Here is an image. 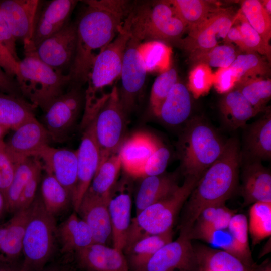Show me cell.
<instances>
[{"instance_id": "obj_1", "label": "cell", "mask_w": 271, "mask_h": 271, "mask_svg": "<svg viewBox=\"0 0 271 271\" xmlns=\"http://www.w3.org/2000/svg\"><path fill=\"white\" fill-rule=\"evenodd\" d=\"M77 21L76 48L68 75L72 87L86 83L93 60L121 29L132 6L125 0H87Z\"/></svg>"}, {"instance_id": "obj_2", "label": "cell", "mask_w": 271, "mask_h": 271, "mask_svg": "<svg viewBox=\"0 0 271 271\" xmlns=\"http://www.w3.org/2000/svg\"><path fill=\"white\" fill-rule=\"evenodd\" d=\"M241 152L238 140L225 142L220 157L203 174L182 207L179 232L189 234L205 208L225 204L233 194L238 180Z\"/></svg>"}, {"instance_id": "obj_3", "label": "cell", "mask_w": 271, "mask_h": 271, "mask_svg": "<svg viewBox=\"0 0 271 271\" xmlns=\"http://www.w3.org/2000/svg\"><path fill=\"white\" fill-rule=\"evenodd\" d=\"M15 80L22 96L43 111L70 84L68 74L56 71L41 61L32 50H24Z\"/></svg>"}, {"instance_id": "obj_4", "label": "cell", "mask_w": 271, "mask_h": 271, "mask_svg": "<svg viewBox=\"0 0 271 271\" xmlns=\"http://www.w3.org/2000/svg\"><path fill=\"white\" fill-rule=\"evenodd\" d=\"M225 145L205 119L194 116L188 119L178 142L185 176L200 178L221 155Z\"/></svg>"}, {"instance_id": "obj_5", "label": "cell", "mask_w": 271, "mask_h": 271, "mask_svg": "<svg viewBox=\"0 0 271 271\" xmlns=\"http://www.w3.org/2000/svg\"><path fill=\"white\" fill-rule=\"evenodd\" d=\"M128 15L131 34L142 42L157 40L177 45L188 30L168 1L133 4Z\"/></svg>"}, {"instance_id": "obj_6", "label": "cell", "mask_w": 271, "mask_h": 271, "mask_svg": "<svg viewBox=\"0 0 271 271\" xmlns=\"http://www.w3.org/2000/svg\"><path fill=\"white\" fill-rule=\"evenodd\" d=\"M199 179L185 176L182 185L173 193L147 207L131 219L123 250L142 237L172 229L178 214Z\"/></svg>"}, {"instance_id": "obj_7", "label": "cell", "mask_w": 271, "mask_h": 271, "mask_svg": "<svg viewBox=\"0 0 271 271\" xmlns=\"http://www.w3.org/2000/svg\"><path fill=\"white\" fill-rule=\"evenodd\" d=\"M57 235L55 216L36 197L29 207L23 242V271H40L52 257Z\"/></svg>"}, {"instance_id": "obj_8", "label": "cell", "mask_w": 271, "mask_h": 271, "mask_svg": "<svg viewBox=\"0 0 271 271\" xmlns=\"http://www.w3.org/2000/svg\"><path fill=\"white\" fill-rule=\"evenodd\" d=\"M126 117L120 99L119 89L114 86L93 120L100 153L99 165L118 152L126 132Z\"/></svg>"}, {"instance_id": "obj_9", "label": "cell", "mask_w": 271, "mask_h": 271, "mask_svg": "<svg viewBox=\"0 0 271 271\" xmlns=\"http://www.w3.org/2000/svg\"><path fill=\"white\" fill-rule=\"evenodd\" d=\"M130 37V21L128 15L117 36L95 56L88 77L85 95L98 96L100 90L120 76Z\"/></svg>"}, {"instance_id": "obj_10", "label": "cell", "mask_w": 271, "mask_h": 271, "mask_svg": "<svg viewBox=\"0 0 271 271\" xmlns=\"http://www.w3.org/2000/svg\"><path fill=\"white\" fill-rule=\"evenodd\" d=\"M80 88L71 87L43 111L42 123L53 141L63 142L75 124L85 102V93Z\"/></svg>"}, {"instance_id": "obj_11", "label": "cell", "mask_w": 271, "mask_h": 271, "mask_svg": "<svg viewBox=\"0 0 271 271\" xmlns=\"http://www.w3.org/2000/svg\"><path fill=\"white\" fill-rule=\"evenodd\" d=\"M238 14L221 8L199 24L189 29L188 36L182 38L177 45L191 53L207 50L219 45L220 41H225Z\"/></svg>"}, {"instance_id": "obj_12", "label": "cell", "mask_w": 271, "mask_h": 271, "mask_svg": "<svg viewBox=\"0 0 271 271\" xmlns=\"http://www.w3.org/2000/svg\"><path fill=\"white\" fill-rule=\"evenodd\" d=\"M141 42L130 33L123 57L120 74L121 87L119 94L127 115L135 108L140 101L147 73L138 50Z\"/></svg>"}, {"instance_id": "obj_13", "label": "cell", "mask_w": 271, "mask_h": 271, "mask_svg": "<svg viewBox=\"0 0 271 271\" xmlns=\"http://www.w3.org/2000/svg\"><path fill=\"white\" fill-rule=\"evenodd\" d=\"M187 234L162 247L136 271H198L194 248Z\"/></svg>"}, {"instance_id": "obj_14", "label": "cell", "mask_w": 271, "mask_h": 271, "mask_svg": "<svg viewBox=\"0 0 271 271\" xmlns=\"http://www.w3.org/2000/svg\"><path fill=\"white\" fill-rule=\"evenodd\" d=\"M132 178L126 174L111 190L108 211L112 228L113 247L123 250L130 225L132 207Z\"/></svg>"}, {"instance_id": "obj_15", "label": "cell", "mask_w": 271, "mask_h": 271, "mask_svg": "<svg viewBox=\"0 0 271 271\" xmlns=\"http://www.w3.org/2000/svg\"><path fill=\"white\" fill-rule=\"evenodd\" d=\"M76 41L75 23L69 22L61 30L29 50L53 69L67 74L65 71L69 73L74 58Z\"/></svg>"}, {"instance_id": "obj_16", "label": "cell", "mask_w": 271, "mask_h": 271, "mask_svg": "<svg viewBox=\"0 0 271 271\" xmlns=\"http://www.w3.org/2000/svg\"><path fill=\"white\" fill-rule=\"evenodd\" d=\"M78 3L75 0L41 1L30 42L24 49L32 50L42 41L56 33L69 22L70 17Z\"/></svg>"}, {"instance_id": "obj_17", "label": "cell", "mask_w": 271, "mask_h": 271, "mask_svg": "<svg viewBox=\"0 0 271 271\" xmlns=\"http://www.w3.org/2000/svg\"><path fill=\"white\" fill-rule=\"evenodd\" d=\"M77 150V179L72 195V204L77 212L100 163V153L94 131L92 120L83 129Z\"/></svg>"}, {"instance_id": "obj_18", "label": "cell", "mask_w": 271, "mask_h": 271, "mask_svg": "<svg viewBox=\"0 0 271 271\" xmlns=\"http://www.w3.org/2000/svg\"><path fill=\"white\" fill-rule=\"evenodd\" d=\"M13 131L5 143L8 152L16 165L29 158L36 157L51 140L46 129L36 117Z\"/></svg>"}, {"instance_id": "obj_19", "label": "cell", "mask_w": 271, "mask_h": 271, "mask_svg": "<svg viewBox=\"0 0 271 271\" xmlns=\"http://www.w3.org/2000/svg\"><path fill=\"white\" fill-rule=\"evenodd\" d=\"M144 132H137L124 141L118 151L121 167L132 178H142L144 169L160 143Z\"/></svg>"}, {"instance_id": "obj_20", "label": "cell", "mask_w": 271, "mask_h": 271, "mask_svg": "<svg viewBox=\"0 0 271 271\" xmlns=\"http://www.w3.org/2000/svg\"><path fill=\"white\" fill-rule=\"evenodd\" d=\"M43 170L51 174L72 195L76 183L77 150L45 146L37 154Z\"/></svg>"}, {"instance_id": "obj_21", "label": "cell", "mask_w": 271, "mask_h": 271, "mask_svg": "<svg viewBox=\"0 0 271 271\" xmlns=\"http://www.w3.org/2000/svg\"><path fill=\"white\" fill-rule=\"evenodd\" d=\"M41 1L4 0L0 10L15 39L23 44L30 42Z\"/></svg>"}, {"instance_id": "obj_22", "label": "cell", "mask_w": 271, "mask_h": 271, "mask_svg": "<svg viewBox=\"0 0 271 271\" xmlns=\"http://www.w3.org/2000/svg\"><path fill=\"white\" fill-rule=\"evenodd\" d=\"M108 199L109 196H98L87 191L76 212L91 229L94 243L106 245L112 239Z\"/></svg>"}, {"instance_id": "obj_23", "label": "cell", "mask_w": 271, "mask_h": 271, "mask_svg": "<svg viewBox=\"0 0 271 271\" xmlns=\"http://www.w3.org/2000/svg\"><path fill=\"white\" fill-rule=\"evenodd\" d=\"M78 265L85 271H130L123 250L93 243L75 252Z\"/></svg>"}, {"instance_id": "obj_24", "label": "cell", "mask_w": 271, "mask_h": 271, "mask_svg": "<svg viewBox=\"0 0 271 271\" xmlns=\"http://www.w3.org/2000/svg\"><path fill=\"white\" fill-rule=\"evenodd\" d=\"M241 192L244 206L257 202H271L270 172L261 161L253 160L244 166Z\"/></svg>"}, {"instance_id": "obj_25", "label": "cell", "mask_w": 271, "mask_h": 271, "mask_svg": "<svg viewBox=\"0 0 271 271\" xmlns=\"http://www.w3.org/2000/svg\"><path fill=\"white\" fill-rule=\"evenodd\" d=\"M135 197L136 215L173 193L179 186L177 174L165 173L142 178Z\"/></svg>"}, {"instance_id": "obj_26", "label": "cell", "mask_w": 271, "mask_h": 271, "mask_svg": "<svg viewBox=\"0 0 271 271\" xmlns=\"http://www.w3.org/2000/svg\"><path fill=\"white\" fill-rule=\"evenodd\" d=\"M191 109L190 92L186 86L177 82L163 101L156 117L167 125L177 126L188 120Z\"/></svg>"}, {"instance_id": "obj_27", "label": "cell", "mask_w": 271, "mask_h": 271, "mask_svg": "<svg viewBox=\"0 0 271 271\" xmlns=\"http://www.w3.org/2000/svg\"><path fill=\"white\" fill-rule=\"evenodd\" d=\"M57 235L62 253L76 252L94 243L89 226L75 211L57 227Z\"/></svg>"}, {"instance_id": "obj_28", "label": "cell", "mask_w": 271, "mask_h": 271, "mask_svg": "<svg viewBox=\"0 0 271 271\" xmlns=\"http://www.w3.org/2000/svg\"><path fill=\"white\" fill-rule=\"evenodd\" d=\"M219 107L224 123L231 129L245 126L250 119L259 113L235 88L225 94Z\"/></svg>"}, {"instance_id": "obj_29", "label": "cell", "mask_w": 271, "mask_h": 271, "mask_svg": "<svg viewBox=\"0 0 271 271\" xmlns=\"http://www.w3.org/2000/svg\"><path fill=\"white\" fill-rule=\"evenodd\" d=\"M29 210V208L17 211L9 220L8 230L0 248V263L19 262L23 253V238Z\"/></svg>"}, {"instance_id": "obj_30", "label": "cell", "mask_w": 271, "mask_h": 271, "mask_svg": "<svg viewBox=\"0 0 271 271\" xmlns=\"http://www.w3.org/2000/svg\"><path fill=\"white\" fill-rule=\"evenodd\" d=\"M245 144L246 151L253 160L270 159L271 115L268 109L263 116L249 126Z\"/></svg>"}, {"instance_id": "obj_31", "label": "cell", "mask_w": 271, "mask_h": 271, "mask_svg": "<svg viewBox=\"0 0 271 271\" xmlns=\"http://www.w3.org/2000/svg\"><path fill=\"white\" fill-rule=\"evenodd\" d=\"M173 229L146 236L123 250L130 271L142 267L162 247L173 240Z\"/></svg>"}, {"instance_id": "obj_32", "label": "cell", "mask_w": 271, "mask_h": 271, "mask_svg": "<svg viewBox=\"0 0 271 271\" xmlns=\"http://www.w3.org/2000/svg\"><path fill=\"white\" fill-rule=\"evenodd\" d=\"M198 271H253L240 259L225 251L206 246L194 248Z\"/></svg>"}, {"instance_id": "obj_33", "label": "cell", "mask_w": 271, "mask_h": 271, "mask_svg": "<svg viewBox=\"0 0 271 271\" xmlns=\"http://www.w3.org/2000/svg\"><path fill=\"white\" fill-rule=\"evenodd\" d=\"M34 109L22 97L0 92V125L13 130L35 117Z\"/></svg>"}, {"instance_id": "obj_34", "label": "cell", "mask_w": 271, "mask_h": 271, "mask_svg": "<svg viewBox=\"0 0 271 271\" xmlns=\"http://www.w3.org/2000/svg\"><path fill=\"white\" fill-rule=\"evenodd\" d=\"M235 213L236 211L229 209L225 204L205 208L192 226L189 233L190 238L196 239L202 234L227 228L231 218Z\"/></svg>"}, {"instance_id": "obj_35", "label": "cell", "mask_w": 271, "mask_h": 271, "mask_svg": "<svg viewBox=\"0 0 271 271\" xmlns=\"http://www.w3.org/2000/svg\"><path fill=\"white\" fill-rule=\"evenodd\" d=\"M41 193L45 208L54 216L72 204L70 193L50 173L45 172L41 179Z\"/></svg>"}, {"instance_id": "obj_36", "label": "cell", "mask_w": 271, "mask_h": 271, "mask_svg": "<svg viewBox=\"0 0 271 271\" xmlns=\"http://www.w3.org/2000/svg\"><path fill=\"white\" fill-rule=\"evenodd\" d=\"M186 24L188 30L199 24L221 7L216 3L204 0L168 1Z\"/></svg>"}, {"instance_id": "obj_37", "label": "cell", "mask_w": 271, "mask_h": 271, "mask_svg": "<svg viewBox=\"0 0 271 271\" xmlns=\"http://www.w3.org/2000/svg\"><path fill=\"white\" fill-rule=\"evenodd\" d=\"M121 168L117 152L99 165L87 191L98 196H109L111 190L118 180Z\"/></svg>"}, {"instance_id": "obj_38", "label": "cell", "mask_w": 271, "mask_h": 271, "mask_svg": "<svg viewBox=\"0 0 271 271\" xmlns=\"http://www.w3.org/2000/svg\"><path fill=\"white\" fill-rule=\"evenodd\" d=\"M139 52L147 72L163 73L170 68L172 50L166 43L157 40L141 42Z\"/></svg>"}, {"instance_id": "obj_39", "label": "cell", "mask_w": 271, "mask_h": 271, "mask_svg": "<svg viewBox=\"0 0 271 271\" xmlns=\"http://www.w3.org/2000/svg\"><path fill=\"white\" fill-rule=\"evenodd\" d=\"M248 232L252 244L256 245L271 235V202L252 204L248 212Z\"/></svg>"}, {"instance_id": "obj_40", "label": "cell", "mask_w": 271, "mask_h": 271, "mask_svg": "<svg viewBox=\"0 0 271 271\" xmlns=\"http://www.w3.org/2000/svg\"><path fill=\"white\" fill-rule=\"evenodd\" d=\"M234 88L238 89L259 113L266 110L271 97V80L264 77H253L238 81Z\"/></svg>"}, {"instance_id": "obj_41", "label": "cell", "mask_w": 271, "mask_h": 271, "mask_svg": "<svg viewBox=\"0 0 271 271\" xmlns=\"http://www.w3.org/2000/svg\"><path fill=\"white\" fill-rule=\"evenodd\" d=\"M39 162L38 158L31 157L17 164L6 198V210L8 212H16L22 192Z\"/></svg>"}, {"instance_id": "obj_42", "label": "cell", "mask_w": 271, "mask_h": 271, "mask_svg": "<svg viewBox=\"0 0 271 271\" xmlns=\"http://www.w3.org/2000/svg\"><path fill=\"white\" fill-rule=\"evenodd\" d=\"M230 67L235 71L237 82L250 78L264 77L270 71L269 62L255 52L238 55Z\"/></svg>"}, {"instance_id": "obj_43", "label": "cell", "mask_w": 271, "mask_h": 271, "mask_svg": "<svg viewBox=\"0 0 271 271\" xmlns=\"http://www.w3.org/2000/svg\"><path fill=\"white\" fill-rule=\"evenodd\" d=\"M241 11L249 24L260 35L266 45L270 47L271 17L263 8L261 1H243Z\"/></svg>"}, {"instance_id": "obj_44", "label": "cell", "mask_w": 271, "mask_h": 271, "mask_svg": "<svg viewBox=\"0 0 271 271\" xmlns=\"http://www.w3.org/2000/svg\"><path fill=\"white\" fill-rule=\"evenodd\" d=\"M237 55L232 44H224L207 50L192 52L190 58L194 65L204 64L209 67L221 68L230 67Z\"/></svg>"}, {"instance_id": "obj_45", "label": "cell", "mask_w": 271, "mask_h": 271, "mask_svg": "<svg viewBox=\"0 0 271 271\" xmlns=\"http://www.w3.org/2000/svg\"><path fill=\"white\" fill-rule=\"evenodd\" d=\"M177 82V73L173 68L161 73L155 79L152 86L149 100L151 110L155 116H157L163 101Z\"/></svg>"}, {"instance_id": "obj_46", "label": "cell", "mask_w": 271, "mask_h": 271, "mask_svg": "<svg viewBox=\"0 0 271 271\" xmlns=\"http://www.w3.org/2000/svg\"><path fill=\"white\" fill-rule=\"evenodd\" d=\"M238 19L240 23L237 26L243 40V52H255L264 55L268 61H270L271 47L266 45L259 33L252 28L242 13H239Z\"/></svg>"}, {"instance_id": "obj_47", "label": "cell", "mask_w": 271, "mask_h": 271, "mask_svg": "<svg viewBox=\"0 0 271 271\" xmlns=\"http://www.w3.org/2000/svg\"><path fill=\"white\" fill-rule=\"evenodd\" d=\"M228 229L244 255L248 264L251 267H254L249 245V232L246 216L243 214H234L229 222Z\"/></svg>"}, {"instance_id": "obj_48", "label": "cell", "mask_w": 271, "mask_h": 271, "mask_svg": "<svg viewBox=\"0 0 271 271\" xmlns=\"http://www.w3.org/2000/svg\"><path fill=\"white\" fill-rule=\"evenodd\" d=\"M213 73L204 64L194 65L190 72L187 87L193 97L197 99L209 91L213 85Z\"/></svg>"}, {"instance_id": "obj_49", "label": "cell", "mask_w": 271, "mask_h": 271, "mask_svg": "<svg viewBox=\"0 0 271 271\" xmlns=\"http://www.w3.org/2000/svg\"><path fill=\"white\" fill-rule=\"evenodd\" d=\"M17 165L8 152L5 141L0 142V191L5 199L13 180Z\"/></svg>"}, {"instance_id": "obj_50", "label": "cell", "mask_w": 271, "mask_h": 271, "mask_svg": "<svg viewBox=\"0 0 271 271\" xmlns=\"http://www.w3.org/2000/svg\"><path fill=\"white\" fill-rule=\"evenodd\" d=\"M42 165L40 161L22 192L16 211L28 209L34 201L38 185L42 179Z\"/></svg>"}, {"instance_id": "obj_51", "label": "cell", "mask_w": 271, "mask_h": 271, "mask_svg": "<svg viewBox=\"0 0 271 271\" xmlns=\"http://www.w3.org/2000/svg\"><path fill=\"white\" fill-rule=\"evenodd\" d=\"M170 156V152L168 148L162 142H160L146 165L142 178L164 173L168 165Z\"/></svg>"}, {"instance_id": "obj_52", "label": "cell", "mask_w": 271, "mask_h": 271, "mask_svg": "<svg viewBox=\"0 0 271 271\" xmlns=\"http://www.w3.org/2000/svg\"><path fill=\"white\" fill-rule=\"evenodd\" d=\"M237 82L236 74L230 67L219 68L213 73V84L219 93H226L233 89Z\"/></svg>"}, {"instance_id": "obj_53", "label": "cell", "mask_w": 271, "mask_h": 271, "mask_svg": "<svg viewBox=\"0 0 271 271\" xmlns=\"http://www.w3.org/2000/svg\"><path fill=\"white\" fill-rule=\"evenodd\" d=\"M0 42L4 46L16 60L19 61L16 49V40L12 34L0 10Z\"/></svg>"}, {"instance_id": "obj_54", "label": "cell", "mask_w": 271, "mask_h": 271, "mask_svg": "<svg viewBox=\"0 0 271 271\" xmlns=\"http://www.w3.org/2000/svg\"><path fill=\"white\" fill-rule=\"evenodd\" d=\"M18 63L0 42V67L8 75L14 79L17 73Z\"/></svg>"}, {"instance_id": "obj_55", "label": "cell", "mask_w": 271, "mask_h": 271, "mask_svg": "<svg viewBox=\"0 0 271 271\" xmlns=\"http://www.w3.org/2000/svg\"><path fill=\"white\" fill-rule=\"evenodd\" d=\"M0 92L22 97L15 79L8 75L1 67Z\"/></svg>"}, {"instance_id": "obj_56", "label": "cell", "mask_w": 271, "mask_h": 271, "mask_svg": "<svg viewBox=\"0 0 271 271\" xmlns=\"http://www.w3.org/2000/svg\"><path fill=\"white\" fill-rule=\"evenodd\" d=\"M224 42L225 44H231V43H234L241 51H243L244 47L242 37L237 26L233 27L232 26L230 28Z\"/></svg>"}, {"instance_id": "obj_57", "label": "cell", "mask_w": 271, "mask_h": 271, "mask_svg": "<svg viewBox=\"0 0 271 271\" xmlns=\"http://www.w3.org/2000/svg\"><path fill=\"white\" fill-rule=\"evenodd\" d=\"M21 263H0V271H23Z\"/></svg>"}, {"instance_id": "obj_58", "label": "cell", "mask_w": 271, "mask_h": 271, "mask_svg": "<svg viewBox=\"0 0 271 271\" xmlns=\"http://www.w3.org/2000/svg\"><path fill=\"white\" fill-rule=\"evenodd\" d=\"M9 226V220L0 225V248L4 242Z\"/></svg>"}, {"instance_id": "obj_59", "label": "cell", "mask_w": 271, "mask_h": 271, "mask_svg": "<svg viewBox=\"0 0 271 271\" xmlns=\"http://www.w3.org/2000/svg\"><path fill=\"white\" fill-rule=\"evenodd\" d=\"M6 203L5 197L2 192L0 191V217L4 210L6 209Z\"/></svg>"}, {"instance_id": "obj_60", "label": "cell", "mask_w": 271, "mask_h": 271, "mask_svg": "<svg viewBox=\"0 0 271 271\" xmlns=\"http://www.w3.org/2000/svg\"><path fill=\"white\" fill-rule=\"evenodd\" d=\"M253 271H271L270 262L261 265L259 267H255Z\"/></svg>"}, {"instance_id": "obj_61", "label": "cell", "mask_w": 271, "mask_h": 271, "mask_svg": "<svg viewBox=\"0 0 271 271\" xmlns=\"http://www.w3.org/2000/svg\"><path fill=\"white\" fill-rule=\"evenodd\" d=\"M40 271H61L59 267L56 264H51L46 266Z\"/></svg>"}, {"instance_id": "obj_62", "label": "cell", "mask_w": 271, "mask_h": 271, "mask_svg": "<svg viewBox=\"0 0 271 271\" xmlns=\"http://www.w3.org/2000/svg\"><path fill=\"white\" fill-rule=\"evenodd\" d=\"M262 5L266 12L271 15V1L265 0L261 1Z\"/></svg>"}, {"instance_id": "obj_63", "label": "cell", "mask_w": 271, "mask_h": 271, "mask_svg": "<svg viewBox=\"0 0 271 271\" xmlns=\"http://www.w3.org/2000/svg\"><path fill=\"white\" fill-rule=\"evenodd\" d=\"M9 130V129L0 125V142L3 140L4 136Z\"/></svg>"}, {"instance_id": "obj_64", "label": "cell", "mask_w": 271, "mask_h": 271, "mask_svg": "<svg viewBox=\"0 0 271 271\" xmlns=\"http://www.w3.org/2000/svg\"><path fill=\"white\" fill-rule=\"evenodd\" d=\"M65 271H73V270L69 269V270H65Z\"/></svg>"}]
</instances>
